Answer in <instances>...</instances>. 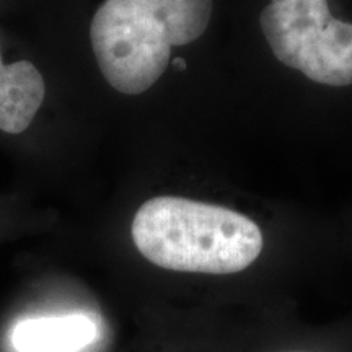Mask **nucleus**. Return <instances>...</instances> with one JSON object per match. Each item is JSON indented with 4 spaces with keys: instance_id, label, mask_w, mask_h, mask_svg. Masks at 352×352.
<instances>
[{
    "instance_id": "1",
    "label": "nucleus",
    "mask_w": 352,
    "mask_h": 352,
    "mask_svg": "<svg viewBox=\"0 0 352 352\" xmlns=\"http://www.w3.org/2000/svg\"><path fill=\"white\" fill-rule=\"evenodd\" d=\"M139 253L168 271L235 274L263 252L258 223L222 206L158 196L140 206L131 227Z\"/></svg>"
},
{
    "instance_id": "2",
    "label": "nucleus",
    "mask_w": 352,
    "mask_h": 352,
    "mask_svg": "<svg viewBox=\"0 0 352 352\" xmlns=\"http://www.w3.org/2000/svg\"><path fill=\"white\" fill-rule=\"evenodd\" d=\"M212 0H104L90 39L104 80L124 95L147 91L170 63L171 47L208 30Z\"/></svg>"
},
{
    "instance_id": "3",
    "label": "nucleus",
    "mask_w": 352,
    "mask_h": 352,
    "mask_svg": "<svg viewBox=\"0 0 352 352\" xmlns=\"http://www.w3.org/2000/svg\"><path fill=\"white\" fill-rule=\"evenodd\" d=\"M259 23L284 65L321 85H352V23L333 19L328 0H271Z\"/></svg>"
},
{
    "instance_id": "4",
    "label": "nucleus",
    "mask_w": 352,
    "mask_h": 352,
    "mask_svg": "<svg viewBox=\"0 0 352 352\" xmlns=\"http://www.w3.org/2000/svg\"><path fill=\"white\" fill-rule=\"evenodd\" d=\"M95 340V323L80 314L20 320L10 334L16 352H78Z\"/></svg>"
},
{
    "instance_id": "5",
    "label": "nucleus",
    "mask_w": 352,
    "mask_h": 352,
    "mask_svg": "<svg viewBox=\"0 0 352 352\" xmlns=\"http://www.w3.org/2000/svg\"><path fill=\"white\" fill-rule=\"evenodd\" d=\"M46 85L30 60L6 65L0 56V131L20 134L28 129L41 108Z\"/></svg>"
},
{
    "instance_id": "6",
    "label": "nucleus",
    "mask_w": 352,
    "mask_h": 352,
    "mask_svg": "<svg viewBox=\"0 0 352 352\" xmlns=\"http://www.w3.org/2000/svg\"><path fill=\"white\" fill-rule=\"evenodd\" d=\"M173 67L178 69V70H184V69L188 67V65H186V63H184L183 59H175L173 60Z\"/></svg>"
},
{
    "instance_id": "7",
    "label": "nucleus",
    "mask_w": 352,
    "mask_h": 352,
    "mask_svg": "<svg viewBox=\"0 0 352 352\" xmlns=\"http://www.w3.org/2000/svg\"><path fill=\"white\" fill-rule=\"evenodd\" d=\"M279 352H311V351H279Z\"/></svg>"
}]
</instances>
